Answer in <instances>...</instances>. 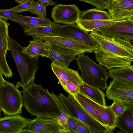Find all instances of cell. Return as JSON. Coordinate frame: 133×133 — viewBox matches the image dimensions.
Instances as JSON below:
<instances>
[{
	"label": "cell",
	"instance_id": "cell-5",
	"mask_svg": "<svg viewBox=\"0 0 133 133\" xmlns=\"http://www.w3.org/2000/svg\"><path fill=\"white\" fill-rule=\"evenodd\" d=\"M23 106L21 92L14 83L5 81L0 85V108L4 115L12 116L20 114Z\"/></svg>",
	"mask_w": 133,
	"mask_h": 133
},
{
	"label": "cell",
	"instance_id": "cell-14",
	"mask_svg": "<svg viewBox=\"0 0 133 133\" xmlns=\"http://www.w3.org/2000/svg\"><path fill=\"white\" fill-rule=\"evenodd\" d=\"M107 10L114 21H133V0H112Z\"/></svg>",
	"mask_w": 133,
	"mask_h": 133
},
{
	"label": "cell",
	"instance_id": "cell-28",
	"mask_svg": "<svg viewBox=\"0 0 133 133\" xmlns=\"http://www.w3.org/2000/svg\"><path fill=\"white\" fill-rule=\"evenodd\" d=\"M115 21L114 20H83L78 19L76 23L77 25L81 28L89 32L112 23Z\"/></svg>",
	"mask_w": 133,
	"mask_h": 133
},
{
	"label": "cell",
	"instance_id": "cell-33",
	"mask_svg": "<svg viewBox=\"0 0 133 133\" xmlns=\"http://www.w3.org/2000/svg\"><path fill=\"white\" fill-rule=\"evenodd\" d=\"M64 89L68 93L72 95L79 92V85L70 81L66 82Z\"/></svg>",
	"mask_w": 133,
	"mask_h": 133
},
{
	"label": "cell",
	"instance_id": "cell-32",
	"mask_svg": "<svg viewBox=\"0 0 133 133\" xmlns=\"http://www.w3.org/2000/svg\"><path fill=\"white\" fill-rule=\"evenodd\" d=\"M111 108L117 117L121 116L128 107L124 105L114 101L111 105Z\"/></svg>",
	"mask_w": 133,
	"mask_h": 133
},
{
	"label": "cell",
	"instance_id": "cell-7",
	"mask_svg": "<svg viewBox=\"0 0 133 133\" xmlns=\"http://www.w3.org/2000/svg\"><path fill=\"white\" fill-rule=\"evenodd\" d=\"M105 92L109 99L128 107H133V83L114 78L107 87Z\"/></svg>",
	"mask_w": 133,
	"mask_h": 133
},
{
	"label": "cell",
	"instance_id": "cell-6",
	"mask_svg": "<svg viewBox=\"0 0 133 133\" xmlns=\"http://www.w3.org/2000/svg\"><path fill=\"white\" fill-rule=\"evenodd\" d=\"M59 97L70 116L81 121L89 127L92 133H109L90 115L71 94L68 96L60 93Z\"/></svg>",
	"mask_w": 133,
	"mask_h": 133
},
{
	"label": "cell",
	"instance_id": "cell-36",
	"mask_svg": "<svg viewBox=\"0 0 133 133\" xmlns=\"http://www.w3.org/2000/svg\"><path fill=\"white\" fill-rule=\"evenodd\" d=\"M68 126L71 133H78L74 118L70 116L68 121Z\"/></svg>",
	"mask_w": 133,
	"mask_h": 133
},
{
	"label": "cell",
	"instance_id": "cell-24",
	"mask_svg": "<svg viewBox=\"0 0 133 133\" xmlns=\"http://www.w3.org/2000/svg\"><path fill=\"white\" fill-rule=\"evenodd\" d=\"M108 78H116L133 83V65H129L109 69Z\"/></svg>",
	"mask_w": 133,
	"mask_h": 133
},
{
	"label": "cell",
	"instance_id": "cell-13",
	"mask_svg": "<svg viewBox=\"0 0 133 133\" xmlns=\"http://www.w3.org/2000/svg\"><path fill=\"white\" fill-rule=\"evenodd\" d=\"M50 65L64 89L67 81H71L79 85L83 82L77 70L70 69L56 60L52 61Z\"/></svg>",
	"mask_w": 133,
	"mask_h": 133
},
{
	"label": "cell",
	"instance_id": "cell-37",
	"mask_svg": "<svg viewBox=\"0 0 133 133\" xmlns=\"http://www.w3.org/2000/svg\"><path fill=\"white\" fill-rule=\"evenodd\" d=\"M42 4H46L48 5H55L56 3L52 0H37Z\"/></svg>",
	"mask_w": 133,
	"mask_h": 133
},
{
	"label": "cell",
	"instance_id": "cell-11",
	"mask_svg": "<svg viewBox=\"0 0 133 133\" xmlns=\"http://www.w3.org/2000/svg\"><path fill=\"white\" fill-rule=\"evenodd\" d=\"M59 36L78 41L93 50L97 44L90 33L75 24L62 25Z\"/></svg>",
	"mask_w": 133,
	"mask_h": 133
},
{
	"label": "cell",
	"instance_id": "cell-35",
	"mask_svg": "<svg viewBox=\"0 0 133 133\" xmlns=\"http://www.w3.org/2000/svg\"><path fill=\"white\" fill-rule=\"evenodd\" d=\"M16 13L15 11L11 9H0V18L6 21L10 20Z\"/></svg>",
	"mask_w": 133,
	"mask_h": 133
},
{
	"label": "cell",
	"instance_id": "cell-29",
	"mask_svg": "<svg viewBox=\"0 0 133 133\" xmlns=\"http://www.w3.org/2000/svg\"><path fill=\"white\" fill-rule=\"evenodd\" d=\"M46 4H42L37 0L34 7L29 11L32 14L36 15L38 17L43 18H46Z\"/></svg>",
	"mask_w": 133,
	"mask_h": 133
},
{
	"label": "cell",
	"instance_id": "cell-34",
	"mask_svg": "<svg viewBox=\"0 0 133 133\" xmlns=\"http://www.w3.org/2000/svg\"><path fill=\"white\" fill-rule=\"evenodd\" d=\"M73 118L78 133H92L91 129L89 127L81 121Z\"/></svg>",
	"mask_w": 133,
	"mask_h": 133
},
{
	"label": "cell",
	"instance_id": "cell-41",
	"mask_svg": "<svg viewBox=\"0 0 133 133\" xmlns=\"http://www.w3.org/2000/svg\"><path fill=\"white\" fill-rule=\"evenodd\" d=\"M114 0V1H120L121 0Z\"/></svg>",
	"mask_w": 133,
	"mask_h": 133
},
{
	"label": "cell",
	"instance_id": "cell-23",
	"mask_svg": "<svg viewBox=\"0 0 133 133\" xmlns=\"http://www.w3.org/2000/svg\"><path fill=\"white\" fill-rule=\"evenodd\" d=\"M116 127L126 133H133V107H127L122 115L117 117Z\"/></svg>",
	"mask_w": 133,
	"mask_h": 133
},
{
	"label": "cell",
	"instance_id": "cell-2",
	"mask_svg": "<svg viewBox=\"0 0 133 133\" xmlns=\"http://www.w3.org/2000/svg\"><path fill=\"white\" fill-rule=\"evenodd\" d=\"M23 88V106L31 115L54 119L60 115L56 102L47 89L34 82Z\"/></svg>",
	"mask_w": 133,
	"mask_h": 133
},
{
	"label": "cell",
	"instance_id": "cell-18",
	"mask_svg": "<svg viewBox=\"0 0 133 133\" xmlns=\"http://www.w3.org/2000/svg\"><path fill=\"white\" fill-rule=\"evenodd\" d=\"M49 53V58L52 61L56 60L68 67L71 62L76 60L77 55L84 54L79 51L51 44Z\"/></svg>",
	"mask_w": 133,
	"mask_h": 133
},
{
	"label": "cell",
	"instance_id": "cell-4",
	"mask_svg": "<svg viewBox=\"0 0 133 133\" xmlns=\"http://www.w3.org/2000/svg\"><path fill=\"white\" fill-rule=\"evenodd\" d=\"M76 60L84 83L102 91L107 89L108 77L105 68L96 63L84 54L79 55Z\"/></svg>",
	"mask_w": 133,
	"mask_h": 133
},
{
	"label": "cell",
	"instance_id": "cell-21",
	"mask_svg": "<svg viewBox=\"0 0 133 133\" xmlns=\"http://www.w3.org/2000/svg\"><path fill=\"white\" fill-rule=\"evenodd\" d=\"M10 20L19 24L24 31L32 26L47 25L52 22L46 17L43 18L38 16L32 17L22 15L17 13Z\"/></svg>",
	"mask_w": 133,
	"mask_h": 133
},
{
	"label": "cell",
	"instance_id": "cell-19",
	"mask_svg": "<svg viewBox=\"0 0 133 133\" xmlns=\"http://www.w3.org/2000/svg\"><path fill=\"white\" fill-rule=\"evenodd\" d=\"M87 97L91 106L100 116L107 130L110 133L113 132L116 127L117 117L112 110L111 106H103L87 96Z\"/></svg>",
	"mask_w": 133,
	"mask_h": 133
},
{
	"label": "cell",
	"instance_id": "cell-9",
	"mask_svg": "<svg viewBox=\"0 0 133 133\" xmlns=\"http://www.w3.org/2000/svg\"><path fill=\"white\" fill-rule=\"evenodd\" d=\"M74 4H56L51 10V17L57 23L65 25L75 24L82 13Z\"/></svg>",
	"mask_w": 133,
	"mask_h": 133
},
{
	"label": "cell",
	"instance_id": "cell-39",
	"mask_svg": "<svg viewBox=\"0 0 133 133\" xmlns=\"http://www.w3.org/2000/svg\"><path fill=\"white\" fill-rule=\"evenodd\" d=\"M15 1L20 4L24 3L26 0H15Z\"/></svg>",
	"mask_w": 133,
	"mask_h": 133
},
{
	"label": "cell",
	"instance_id": "cell-8",
	"mask_svg": "<svg viewBox=\"0 0 133 133\" xmlns=\"http://www.w3.org/2000/svg\"><path fill=\"white\" fill-rule=\"evenodd\" d=\"M101 34L130 42L133 40V21H116L95 30Z\"/></svg>",
	"mask_w": 133,
	"mask_h": 133
},
{
	"label": "cell",
	"instance_id": "cell-20",
	"mask_svg": "<svg viewBox=\"0 0 133 133\" xmlns=\"http://www.w3.org/2000/svg\"><path fill=\"white\" fill-rule=\"evenodd\" d=\"M62 25L54 21L47 25L30 27L24 32L26 35L33 37L59 36Z\"/></svg>",
	"mask_w": 133,
	"mask_h": 133
},
{
	"label": "cell",
	"instance_id": "cell-22",
	"mask_svg": "<svg viewBox=\"0 0 133 133\" xmlns=\"http://www.w3.org/2000/svg\"><path fill=\"white\" fill-rule=\"evenodd\" d=\"M79 92L86 95L97 103L103 107L107 106L106 95L99 89L89 85L84 82L79 85Z\"/></svg>",
	"mask_w": 133,
	"mask_h": 133
},
{
	"label": "cell",
	"instance_id": "cell-12",
	"mask_svg": "<svg viewBox=\"0 0 133 133\" xmlns=\"http://www.w3.org/2000/svg\"><path fill=\"white\" fill-rule=\"evenodd\" d=\"M9 24L0 18V68L3 75L9 78L13 75L7 62V51L9 50L8 27Z\"/></svg>",
	"mask_w": 133,
	"mask_h": 133
},
{
	"label": "cell",
	"instance_id": "cell-17",
	"mask_svg": "<svg viewBox=\"0 0 133 133\" xmlns=\"http://www.w3.org/2000/svg\"><path fill=\"white\" fill-rule=\"evenodd\" d=\"M34 38L28 46L23 47L22 52L33 59L38 58L40 56L49 58L51 44L39 37Z\"/></svg>",
	"mask_w": 133,
	"mask_h": 133
},
{
	"label": "cell",
	"instance_id": "cell-30",
	"mask_svg": "<svg viewBox=\"0 0 133 133\" xmlns=\"http://www.w3.org/2000/svg\"><path fill=\"white\" fill-rule=\"evenodd\" d=\"M80 1L89 3L102 10L107 9L111 3L112 0H79Z\"/></svg>",
	"mask_w": 133,
	"mask_h": 133
},
{
	"label": "cell",
	"instance_id": "cell-1",
	"mask_svg": "<svg viewBox=\"0 0 133 133\" xmlns=\"http://www.w3.org/2000/svg\"><path fill=\"white\" fill-rule=\"evenodd\" d=\"M97 43L94 52L96 61L107 69L131 65L133 46L130 42L105 36L94 30L90 33Z\"/></svg>",
	"mask_w": 133,
	"mask_h": 133
},
{
	"label": "cell",
	"instance_id": "cell-15",
	"mask_svg": "<svg viewBox=\"0 0 133 133\" xmlns=\"http://www.w3.org/2000/svg\"><path fill=\"white\" fill-rule=\"evenodd\" d=\"M33 119L19 115L0 118V133H21Z\"/></svg>",
	"mask_w": 133,
	"mask_h": 133
},
{
	"label": "cell",
	"instance_id": "cell-26",
	"mask_svg": "<svg viewBox=\"0 0 133 133\" xmlns=\"http://www.w3.org/2000/svg\"><path fill=\"white\" fill-rule=\"evenodd\" d=\"M79 19L83 20H114L111 18L108 11L98 8L89 9L82 12Z\"/></svg>",
	"mask_w": 133,
	"mask_h": 133
},
{
	"label": "cell",
	"instance_id": "cell-10",
	"mask_svg": "<svg viewBox=\"0 0 133 133\" xmlns=\"http://www.w3.org/2000/svg\"><path fill=\"white\" fill-rule=\"evenodd\" d=\"M21 133H69L54 119L37 117Z\"/></svg>",
	"mask_w": 133,
	"mask_h": 133
},
{
	"label": "cell",
	"instance_id": "cell-25",
	"mask_svg": "<svg viewBox=\"0 0 133 133\" xmlns=\"http://www.w3.org/2000/svg\"><path fill=\"white\" fill-rule=\"evenodd\" d=\"M72 95L77 101L87 112L103 127L107 130L100 116L89 102L87 96L79 92Z\"/></svg>",
	"mask_w": 133,
	"mask_h": 133
},
{
	"label": "cell",
	"instance_id": "cell-40",
	"mask_svg": "<svg viewBox=\"0 0 133 133\" xmlns=\"http://www.w3.org/2000/svg\"><path fill=\"white\" fill-rule=\"evenodd\" d=\"M1 110L0 108V118L1 117Z\"/></svg>",
	"mask_w": 133,
	"mask_h": 133
},
{
	"label": "cell",
	"instance_id": "cell-27",
	"mask_svg": "<svg viewBox=\"0 0 133 133\" xmlns=\"http://www.w3.org/2000/svg\"><path fill=\"white\" fill-rule=\"evenodd\" d=\"M51 94L56 102L61 111L60 115L54 119L57 122L62 128L68 131L69 133H71L68 126V121L69 115L60 100L59 96L55 95L52 92H51Z\"/></svg>",
	"mask_w": 133,
	"mask_h": 133
},
{
	"label": "cell",
	"instance_id": "cell-38",
	"mask_svg": "<svg viewBox=\"0 0 133 133\" xmlns=\"http://www.w3.org/2000/svg\"><path fill=\"white\" fill-rule=\"evenodd\" d=\"M3 74L0 68V85L5 81L3 78Z\"/></svg>",
	"mask_w": 133,
	"mask_h": 133
},
{
	"label": "cell",
	"instance_id": "cell-3",
	"mask_svg": "<svg viewBox=\"0 0 133 133\" xmlns=\"http://www.w3.org/2000/svg\"><path fill=\"white\" fill-rule=\"evenodd\" d=\"M9 50L15 62L19 75L22 88L34 82L35 75L38 69V58L33 59L22 52L23 47L9 36Z\"/></svg>",
	"mask_w": 133,
	"mask_h": 133
},
{
	"label": "cell",
	"instance_id": "cell-31",
	"mask_svg": "<svg viewBox=\"0 0 133 133\" xmlns=\"http://www.w3.org/2000/svg\"><path fill=\"white\" fill-rule=\"evenodd\" d=\"M34 0H26L24 3L11 9L16 13H20L24 11H28L33 8L34 5Z\"/></svg>",
	"mask_w": 133,
	"mask_h": 133
},
{
	"label": "cell",
	"instance_id": "cell-16",
	"mask_svg": "<svg viewBox=\"0 0 133 133\" xmlns=\"http://www.w3.org/2000/svg\"><path fill=\"white\" fill-rule=\"evenodd\" d=\"M44 41L51 44L69 48L85 53H91L94 50L82 43L75 40L60 36L41 37Z\"/></svg>",
	"mask_w": 133,
	"mask_h": 133
}]
</instances>
